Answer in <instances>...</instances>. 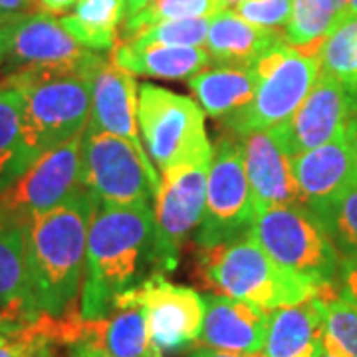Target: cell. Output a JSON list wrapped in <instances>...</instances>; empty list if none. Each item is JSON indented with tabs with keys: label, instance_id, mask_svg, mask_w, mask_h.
Returning <instances> with one entry per match:
<instances>
[{
	"label": "cell",
	"instance_id": "obj_1",
	"mask_svg": "<svg viewBox=\"0 0 357 357\" xmlns=\"http://www.w3.org/2000/svg\"><path fill=\"white\" fill-rule=\"evenodd\" d=\"M155 274L165 272L157 252L151 204L98 206L88 232L79 316L107 318L121 294Z\"/></svg>",
	"mask_w": 357,
	"mask_h": 357
},
{
	"label": "cell",
	"instance_id": "obj_2",
	"mask_svg": "<svg viewBox=\"0 0 357 357\" xmlns=\"http://www.w3.org/2000/svg\"><path fill=\"white\" fill-rule=\"evenodd\" d=\"M98 206L96 197L79 187L60 204L26 220V270L40 318H62L76 310L89 225Z\"/></svg>",
	"mask_w": 357,
	"mask_h": 357
},
{
	"label": "cell",
	"instance_id": "obj_3",
	"mask_svg": "<svg viewBox=\"0 0 357 357\" xmlns=\"http://www.w3.org/2000/svg\"><path fill=\"white\" fill-rule=\"evenodd\" d=\"M195 278L211 292L264 310L302 304L319 290L280 268L250 234L215 246H197Z\"/></svg>",
	"mask_w": 357,
	"mask_h": 357
},
{
	"label": "cell",
	"instance_id": "obj_4",
	"mask_svg": "<svg viewBox=\"0 0 357 357\" xmlns=\"http://www.w3.org/2000/svg\"><path fill=\"white\" fill-rule=\"evenodd\" d=\"M248 234L280 268L314 284L319 292L333 288L342 255L306 204L258 213Z\"/></svg>",
	"mask_w": 357,
	"mask_h": 357
},
{
	"label": "cell",
	"instance_id": "obj_5",
	"mask_svg": "<svg viewBox=\"0 0 357 357\" xmlns=\"http://www.w3.org/2000/svg\"><path fill=\"white\" fill-rule=\"evenodd\" d=\"M102 58V52L79 46L58 18L40 10L10 24L8 54L0 68V82L20 88L46 77H88Z\"/></svg>",
	"mask_w": 357,
	"mask_h": 357
},
{
	"label": "cell",
	"instance_id": "obj_6",
	"mask_svg": "<svg viewBox=\"0 0 357 357\" xmlns=\"http://www.w3.org/2000/svg\"><path fill=\"white\" fill-rule=\"evenodd\" d=\"M250 68L258 77L252 102L222 117V126L238 137L286 121L306 100L321 72L318 56L294 50L286 42L272 46Z\"/></svg>",
	"mask_w": 357,
	"mask_h": 357
},
{
	"label": "cell",
	"instance_id": "obj_7",
	"mask_svg": "<svg viewBox=\"0 0 357 357\" xmlns=\"http://www.w3.org/2000/svg\"><path fill=\"white\" fill-rule=\"evenodd\" d=\"M22 91V151L26 167L82 135L89 123L91 91L88 77L58 76L30 82Z\"/></svg>",
	"mask_w": 357,
	"mask_h": 357
},
{
	"label": "cell",
	"instance_id": "obj_8",
	"mask_svg": "<svg viewBox=\"0 0 357 357\" xmlns=\"http://www.w3.org/2000/svg\"><path fill=\"white\" fill-rule=\"evenodd\" d=\"M161 177L129 141L86 128L82 135V187L100 206L151 204Z\"/></svg>",
	"mask_w": 357,
	"mask_h": 357
},
{
	"label": "cell",
	"instance_id": "obj_9",
	"mask_svg": "<svg viewBox=\"0 0 357 357\" xmlns=\"http://www.w3.org/2000/svg\"><path fill=\"white\" fill-rule=\"evenodd\" d=\"M137 126L147 153L161 171L213 149L204 131L203 107L189 96L155 84L139 86Z\"/></svg>",
	"mask_w": 357,
	"mask_h": 357
},
{
	"label": "cell",
	"instance_id": "obj_10",
	"mask_svg": "<svg viewBox=\"0 0 357 357\" xmlns=\"http://www.w3.org/2000/svg\"><path fill=\"white\" fill-rule=\"evenodd\" d=\"M255 204L244 169L243 139L234 133L218 135L206 183V201L197 227V246H215L248 234Z\"/></svg>",
	"mask_w": 357,
	"mask_h": 357
},
{
	"label": "cell",
	"instance_id": "obj_11",
	"mask_svg": "<svg viewBox=\"0 0 357 357\" xmlns=\"http://www.w3.org/2000/svg\"><path fill=\"white\" fill-rule=\"evenodd\" d=\"M213 149L191 155L163 171L155 192V238L163 272L178 264L185 238L199 227L206 201Z\"/></svg>",
	"mask_w": 357,
	"mask_h": 357
},
{
	"label": "cell",
	"instance_id": "obj_12",
	"mask_svg": "<svg viewBox=\"0 0 357 357\" xmlns=\"http://www.w3.org/2000/svg\"><path fill=\"white\" fill-rule=\"evenodd\" d=\"M131 304L143 307L151 344L161 356L165 351H181L199 342L204 319V296L197 290L169 282L165 274H155L115 300V307Z\"/></svg>",
	"mask_w": 357,
	"mask_h": 357
},
{
	"label": "cell",
	"instance_id": "obj_13",
	"mask_svg": "<svg viewBox=\"0 0 357 357\" xmlns=\"http://www.w3.org/2000/svg\"><path fill=\"white\" fill-rule=\"evenodd\" d=\"M356 102L357 98L337 79L319 72L314 88L310 89L298 109L286 121L266 131H270L272 139L292 159L344 135Z\"/></svg>",
	"mask_w": 357,
	"mask_h": 357
},
{
	"label": "cell",
	"instance_id": "obj_14",
	"mask_svg": "<svg viewBox=\"0 0 357 357\" xmlns=\"http://www.w3.org/2000/svg\"><path fill=\"white\" fill-rule=\"evenodd\" d=\"M82 135L42 155L22 177L0 191V204L26 225L77 191L82 187Z\"/></svg>",
	"mask_w": 357,
	"mask_h": 357
},
{
	"label": "cell",
	"instance_id": "obj_15",
	"mask_svg": "<svg viewBox=\"0 0 357 357\" xmlns=\"http://www.w3.org/2000/svg\"><path fill=\"white\" fill-rule=\"evenodd\" d=\"M88 82L91 91V114L88 128L129 141L139 153L143 163L157 173L137 129L139 84L135 82V76L126 70H119L112 60L103 56L89 72Z\"/></svg>",
	"mask_w": 357,
	"mask_h": 357
},
{
	"label": "cell",
	"instance_id": "obj_16",
	"mask_svg": "<svg viewBox=\"0 0 357 357\" xmlns=\"http://www.w3.org/2000/svg\"><path fill=\"white\" fill-rule=\"evenodd\" d=\"M292 171L302 204L318 211L357 185V159L347 135L292 157Z\"/></svg>",
	"mask_w": 357,
	"mask_h": 357
},
{
	"label": "cell",
	"instance_id": "obj_17",
	"mask_svg": "<svg viewBox=\"0 0 357 357\" xmlns=\"http://www.w3.org/2000/svg\"><path fill=\"white\" fill-rule=\"evenodd\" d=\"M241 139L256 215L270 208L302 204L292 171V159L272 139L270 131H255Z\"/></svg>",
	"mask_w": 357,
	"mask_h": 357
},
{
	"label": "cell",
	"instance_id": "obj_18",
	"mask_svg": "<svg viewBox=\"0 0 357 357\" xmlns=\"http://www.w3.org/2000/svg\"><path fill=\"white\" fill-rule=\"evenodd\" d=\"M268 310L222 294L204 296V319L199 342L232 354L258 356L268 326Z\"/></svg>",
	"mask_w": 357,
	"mask_h": 357
},
{
	"label": "cell",
	"instance_id": "obj_19",
	"mask_svg": "<svg viewBox=\"0 0 357 357\" xmlns=\"http://www.w3.org/2000/svg\"><path fill=\"white\" fill-rule=\"evenodd\" d=\"M0 312L26 328L40 319L26 270L24 222L0 204Z\"/></svg>",
	"mask_w": 357,
	"mask_h": 357
},
{
	"label": "cell",
	"instance_id": "obj_20",
	"mask_svg": "<svg viewBox=\"0 0 357 357\" xmlns=\"http://www.w3.org/2000/svg\"><path fill=\"white\" fill-rule=\"evenodd\" d=\"M321 302L314 296L302 304L270 310L260 357H318L321 345Z\"/></svg>",
	"mask_w": 357,
	"mask_h": 357
},
{
	"label": "cell",
	"instance_id": "obj_21",
	"mask_svg": "<svg viewBox=\"0 0 357 357\" xmlns=\"http://www.w3.org/2000/svg\"><path fill=\"white\" fill-rule=\"evenodd\" d=\"M282 42H286L282 30L252 24L234 10L222 8L211 16L206 50L218 66L250 68L264 52Z\"/></svg>",
	"mask_w": 357,
	"mask_h": 357
},
{
	"label": "cell",
	"instance_id": "obj_22",
	"mask_svg": "<svg viewBox=\"0 0 357 357\" xmlns=\"http://www.w3.org/2000/svg\"><path fill=\"white\" fill-rule=\"evenodd\" d=\"M112 62L133 76L189 79L208 68L213 60L204 46H141L123 40L112 50Z\"/></svg>",
	"mask_w": 357,
	"mask_h": 357
},
{
	"label": "cell",
	"instance_id": "obj_23",
	"mask_svg": "<svg viewBox=\"0 0 357 357\" xmlns=\"http://www.w3.org/2000/svg\"><path fill=\"white\" fill-rule=\"evenodd\" d=\"M189 88L208 117H227L252 102L258 77L252 68L217 66L189 77Z\"/></svg>",
	"mask_w": 357,
	"mask_h": 357
},
{
	"label": "cell",
	"instance_id": "obj_24",
	"mask_svg": "<svg viewBox=\"0 0 357 357\" xmlns=\"http://www.w3.org/2000/svg\"><path fill=\"white\" fill-rule=\"evenodd\" d=\"M128 16V0H79L60 24L79 46L93 52L114 50Z\"/></svg>",
	"mask_w": 357,
	"mask_h": 357
},
{
	"label": "cell",
	"instance_id": "obj_25",
	"mask_svg": "<svg viewBox=\"0 0 357 357\" xmlns=\"http://www.w3.org/2000/svg\"><path fill=\"white\" fill-rule=\"evenodd\" d=\"M344 16L335 0H294L284 40L294 50L318 56L324 40Z\"/></svg>",
	"mask_w": 357,
	"mask_h": 357
},
{
	"label": "cell",
	"instance_id": "obj_26",
	"mask_svg": "<svg viewBox=\"0 0 357 357\" xmlns=\"http://www.w3.org/2000/svg\"><path fill=\"white\" fill-rule=\"evenodd\" d=\"M22 151V91L0 82V191L26 173Z\"/></svg>",
	"mask_w": 357,
	"mask_h": 357
},
{
	"label": "cell",
	"instance_id": "obj_27",
	"mask_svg": "<svg viewBox=\"0 0 357 357\" xmlns=\"http://www.w3.org/2000/svg\"><path fill=\"white\" fill-rule=\"evenodd\" d=\"M321 72L357 98V16H344L319 48Z\"/></svg>",
	"mask_w": 357,
	"mask_h": 357
},
{
	"label": "cell",
	"instance_id": "obj_28",
	"mask_svg": "<svg viewBox=\"0 0 357 357\" xmlns=\"http://www.w3.org/2000/svg\"><path fill=\"white\" fill-rule=\"evenodd\" d=\"M321 302V345L337 357H357V306L337 298L333 288L318 294Z\"/></svg>",
	"mask_w": 357,
	"mask_h": 357
},
{
	"label": "cell",
	"instance_id": "obj_29",
	"mask_svg": "<svg viewBox=\"0 0 357 357\" xmlns=\"http://www.w3.org/2000/svg\"><path fill=\"white\" fill-rule=\"evenodd\" d=\"M222 8H227L225 0H149L141 10L126 18L121 26V36L123 40H129L141 30L167 20L211 18Z\"/></svg>",
	"mask_w": 357,
	"mask_h": 357
},
{
	"label": "cell",
	"instance_id": "obj_30",
	"mask_svg": "<svg viewBox=\"0 0 357 357\" xmlns=\"http://www.w3.org/2000/svg\"><path fill=\"white\" fill-rule=\"evenodd\" d=\"M312 213L321 220L340 255L357 252V185Z\"/></svg>",
	"mask_w": 357,
	"mask_h": 357
},
{
	"label": "cell",
	"instance_id": "obj_31",
	"mask_svg": "<svg viewBox=\"0 0 357 357\" xmlns=\"http://www.w3.org/2000/svg\"><path fill=\"white\" fill-rule=\"evenodd\" d=\"M211 18H185V20H167L161 24L149 26L131 36L129 42L141 46L163 44V46H204L208 36Z\"/></svg>",
	"mask_w": 357,
	"mask_h": 357
},
{
	"label": "cell",
	"instance_id": "obj_32",
	"mask_svg": "<svg viewBox=\"0 0 357 357\" xmlns=\"http://www.w3.org/2000/svg\"><path fill=\"white\" fill-rule=\"evenodd\" d=\"M56 345L38 321H34L0 342V357H56Z\"/></svg>",
	"mask_w": 357,
	"mask_h": 357
},
{
	"label": "cell",
	"instance_id": "obj_33",
	"mask_svg": "<svg viewBox=\"0 0 357 357\" xmlns=\"http://www.w3.org/2000/svg\"><path fill=\"white\" fill-rule=\"evenodd\" d=\"M294 0H244L234 4V13L252 24L280 30L288 26Z\"/></svg>",
	"mask_w": 357,
	"mask_h": 357
},
{
	"label": "cell",
	"instance_id": "obj_34",
	"mask_svg": "<svg viewBox=\"0 0 357 357\" xmlns=\"http://www.w3.org/2000/svg\"><path fill=\"white\" fill-rule=\"evenodd\" d=\"M333 292L337 298L357 306V252L342 255L337 276L333 282Z\"/></svg>",
	"mask_w": 357,
	"mask_h": 357
},
{
	"label": "cell",
	"instance_id": "obj_35",
	"mask_svg": "<svg viewBox=\"0 0 357 357\" xmlns=\"http://www.w3.org/2000/svg\"><path fill=\"white\" fill-rule=\"evenodd\" d=\"M38 0H0V18L14 20L28 14L40 13Z\"/></svg>",
	"mask_w": 357,
	"mask_h": 357
},
{
	"label": "cell",
	"instance_id": "obj_36",
	"mask_svg": "<svg viewBox=\"0 0 357 357\" xmlns=\"http://www.w3.org/2000/svg\"><path fill=\"white\" fill-rule=\"evenodd\" d=\"M42 10L48 14H66L74 10L79 0H38Z\"/></svg>",
	"mask_w": 357,
	"mask_h": 357
},
{
	"label": "cell",
	"instance_id": "obj_37",
	"mask_svg": "<svg viewBox=\"0 0 357 357\" xmlns=\"http://www.w3.org/2000/svg\"><path fill=\"white\" fill-rule=\"evenodd\" d=\"M189 357H260V356H250V354H232V351H220V349H213V347H201V349L192 351Z\"/></svg>",
	"mask_w": 357,
	"mask_h": 357
},
{
	"label": "cell",
	"instance_id": "obj_38",
	"mask_svg": "<svg viewBox=\"0 0 357 357\" xmlns=\"http://www.w3.org/2000/svg\"><path fill=\"white\" fill-rule=\"evenodd\" d=\"M345 135H347L349 145H351V149H354V153H356V159H357V102H356V105H354V112H351V115H349V121H347Z\"/></svg>",
	"mask_w": 357,
	"mask_h": 357
},
{
	"label": "cell",
	"instance_id": "obj_39",
	"mask_svg": "<svg viewBox=\"0 0 357 357\" xmlns=\"http://www.w3.org/2000/svg\"><path fill=\"white\" fill-rule=\"evenodd\" d=\"M70 357H105L102 349L93 347V345L77 344L74 347H70Z\"/></svg>",
	"mask_w": 357,
	"mask_h": 357
},
{
	"label": "cell",
	"instance_id": "obj_40",
	"mask_svg": "<svg viewBox=\"0 0 357 357\" xmlns=\"http://www.w3.org/2000/svg\"><path fill=\"white\" fill-rule=\"evenodd\" d=\"M13 22L14 20H8V22H4V24L0 26V68L4 66L6 54H8V34H10V24Z\"/></svg>",
	"mask_w": 357,
	"mask_h": 357
},
{
	"label": "cell",
	"instance_id": "obj_41",
	"mask_svg": "<svg viewBox=\"0 0 357 357\" xmlns=\"http://www.w3.org/2000/svg\"><path fill=\"white\" fill-rule=\"evenodd\" d=\"M20 330H22V328H18L16 324H13L10 319L0 312V333H4V335H14V333H18Z\"/></svg>",
	"mask_w": 357,
	"mask_h": 357
},
{
	"label": "cell",
	"instance_id": "obj_42",
	"mask_svg": "<svg viewBox=\"0 0 357 357\" xmlns=\"http://www.w3.org/2000/svg\"><path fill=\"white\" fill-rule=\"evenodd\" d=\"M147 2H149V0H128V16L141 10Z\"/></svg>",
	"mask_w": 357,
	"mask_h": 357
},
{
	"label": "cell",
	"instance_id": "obj_43",
	"mask_svg": "<svg viewBox=\"0 0 357 357\" xmlns=\"http://www.w3.org/2000/svg\"><path fill=\"white\" fill-rule=\"evenodd\" d=\"M345 16H357V0L345 2Z\"/></svg>",
	"mask_w": 357,
	"mask_h": 357
},
{
	"label": "cell",
	"instance_id": "obj_44",
	"mask_svg": "<svg viewBox=\"0 0 357 357\" xmlns=\"http://www.w3.org/2000/svg\"><path fill=\"white\" fill-rule=\"evenodd\" d=\"M335 2H337V6H340V8H342L345 14V2H347V0H335Z\"/></svg>",
	"mask_w": 357,
	"mask_h": 357
},
{
	"label": "cell",
	"instance_id": "obj_45",
	"mask_svg": "<svg viewBox=\"0 0 357 357\" xmlns=\"http://www.w3.org/2000/svg\"><path fill=\"white\" fill-rule=\"evenodd\" d=\"M238 2H244V0H225L227 6H230V4H238Z\"/></svg>",
	"mask_w": 357,
	"mask_h": 357
},
{
	"label": "cell",
	"instance_id": "obj_46",
	"mask_svg": "<svg viewBox=\"0 0 357 357\" xmlns=\"http://www.w3.org/2000/svg\"><path fill=\"white\" fill-rule=\"evenodd\" d=\"M318 357H337V356H330V354H326V351H324V354H319Z\"/></svg>",
	"mask_w": 357,
	"mask_h": 357
},
{
	"label": "cell",
	"instance_id": "obj_47",
	"mask_svg": "<svg viewBox=\"0 0 357 357\" xmlns=\"http://www.w3.org/2000/svg\"><path fill=\"white\" fill-rule=\"evenodd\" d=\"M14 20H16V18H14ZM4 22H8V20H4V18H0V26L4 24Z\"/></svg>",
	"mask_w": 357,
	"mask_h": 357
},
{
	"label": "cell",
	"instance_id": "obj_48",
	"mask_svg": "<svg viewBox=\"0 0 357 357\" xmlns=\"http://www.w3.org/2000/svg\"><path fill=\"white\" fill-rule=\"evenodd\" d=\"M4 337H6V335H4V333H0V342H2V340H4Z\"/></svg>",
	"mask_w": 357,
	"mask_h": 357
},
{
	"label": "cell",
	"instance_id": "obj_49",
	"mask_svg": "<svg viewBox=\"0 0 357 357\" xmlns=\"http://www.w3.org/2000/svg\"><path fill=\"white\" fill-rule=\"evenodd\" d=\"M155 357H163V356H155Z\"/></svg>",
	"mask_w": 357,
	"mask_h": 357
}]
</instances>
